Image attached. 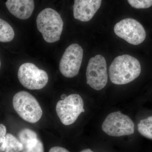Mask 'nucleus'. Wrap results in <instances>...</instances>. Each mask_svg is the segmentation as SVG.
I'll use <instances>...</instances> for the list:
<instances>
[{
    "instance_id": "nucleus-17",
    "label": "nucleus",
    "mask_w": 152,
    "mask_h": 152,
    "mask_svg": "<svg viewBox=\"0 0 152 152\" xmlns=\"http://www.w3.org/2000/svg\"><path fill=\"white\" fill-rule=\"evenodd\" d=\"M7 129L4 125L0 124V152H4L6 146Z\"/></svg>"
},
{
    "instance_id": "nucleus-16",
    "label": "nucleus",
    "mask_w": 152,
    "mask_h": 152,
    "mask_svg": "<svg viewBox=\"0 0 152 152\" xmlns=\"http://www.w3.org/2000/svg\"><path fill=\"white\" fill-rule=\"evenodd\" d=\"M128 1L136 9H147L152 6V0H128Z\"/></svg>"
},
{
    "instance_id": "nucleus-10",
    "label": "nucleus",
    "mask_w": 152,
    "mask_h": 152,
    "mask_svg": "<svg viewBox=\"0 0 152 152\" xmlns=\"http://www.w3.org/2000/svg\"><path fill=\"white\" fill-rule=\"evenodd\" d=\"M102 0H75L73 15L76 20L89 21L100 7Z\"/></svg>"
},
{
    "instance_id": "nucleus-9",
    "label": "nucleus",
    "mask_w": 152,
    "mask_h": 152,
    "mask_svg": "<svg viewBox=\"0 0 152 152\" xmlns=\"http://www.w3.org/2000/svg\"><path fill=\"white\" fill-rule=\"evenodd\" d=\"M83 56L81 47L72 44L66 49L59 64V70L63 75L72 78L79 73Z\"/></svg>"
},
{
    "instance_id": "nucleus-11",
    "label": "nucleus",
    "mask_w": 152,
    "mask_h": 152,
    "mask_svg": "<svg viewBox=\"0 0 152 152\" xmlns=\"http://www.w3.org/2000/svg\"><path fill=\"white\" fill-rule=\"evenodd\" d=\"M6 5L14 16L23 20L31 16L35 7L34 0H7Z\"/></svg>"
},
{
    "instance_id": "nucleus-18",
    "label": "nucleus",
    "mask_w": 152,
    "mask_h": 152,
    "mask_svg": "<svg viewBox=\"0 0 152 152\" xmlns=\"http://www.w3.org/2000/svg\"><path fill=\"white\" fill-rule=\"evenodd\" d=\"M49 152H69L67 150L62 147L56 146L53 147Z\"/></svg>"
},
{
    "instance_id": "nucleus-20",
    "label": "nucleus",
    "mask_w": 152,
    "mask_h": 152,
    "mask_svg": "<svg viewBox=\"0 0 152 152\" xmlns=\"http://www.w3.org/2000/svg\"><path fill=\"white\" fill-rule=\"evenodd\" d=\"M66 97V94H63L61 96V98L62 99V100H64V99Z\"/></svg>"
},
{
    "instance_id": "nucleus-7",
    "label": "nucleus",
    "mask_w": 152,
    "mask_h": 152,
    "mask_svg": "<svg viewBox=\"0 0 152 152\" xmlns=\"http://www.w3.org/2000/svg\"><path fill=\"white\" fill-rule=\"evenodd\" d=\"M86 76L87 83L94 89L100 91L106 86L108 81L107 63L102 56L97 55L90 59Z\"/></svg>"
},
{
    "instance_id": "nucleus-2",
    "label": "nucleus",
    "mask_w": 152,
    "mask_h": 152,
    "mask_svg": "<svg viewBox=\"0 0 152 152\" xmlns=\"http://www.w3.org/2000/svg\"><path fill=\"white\" fill-rule=\"evenodd\" d=\"M37 25L38 31L47 42L51 43L59 40L64 22L54 10L48 8L41 11L37 17Z\"/></svg>"
},
{
    "instance_id": "nucleus-4",
    "label": "nucleus",
    "mask_w": 152,
    "mask_h": 152,
    "mask_svg": "<svg viewBox=\"0 0 152 152\" xmlns=\"http://www.w3.org/2000/svg\"><path fill=\"white\" fill-rule=\"evenodd\" d=\"M85 111L83 101L77 94L69 95L64 99L59 101L56 106L58 117L66 126L74 124L80 114Z\"/></svg>"
},
{
    "instance_id": "nucleus-8",
    "label": "nucleus",
    "mask_w": 152,
    "mask_h": 152,
    "mask_svg": "<svg viewBox=\"0 0 152 152\" xmlns=\"http://www.w3.org/2000/svg\"><path fill=\"white\" fill-rule=\"evenodd\" d=\"M114 31L117 36L135 45L142 43L146 36L143 26L132 18L124 19L117 23L114 27Z\"/></svg>"
},
{
    "instance_id": "nucleus-5",
    "label": "nucleus",
    "mask_w": 152,
    "mask_h": 152,
    "mask_svg": "<svg viewBox=\"0 0 152 152\" xmlns=\"http://www.w3.org/2000/svg\"><path fill=\"white\" fill-rule=\"evenodd\" d=\"M102 129L112 137L130 135L134 132V124L130 117L121 112H113L106 117Z\"/></svg>"
},
{
    "instance_id": "nucleus-15",
    "label": "nucleus",
    "mask_w": 152,
    "mask_h": 152,
    "mask_svg": "<svg viewBox=\"0 0 152 152\" xmlns=\"http://www.w3.org/2000/svg\"><path fill=\"white\" fill-rule=\"evenodd\" d=\"M137 127L138 130L142 136L152 140V116L141 120Z\"/></svg>"
},
{
    "instance_id": "nucleus-1",
    "label": "nucleus",
    "mask_w": 152,
    "mask_h": 152,
    "mask_svg": "<svg viewBox=\"0 0 152 152\" xmlns=\"http://www.w3.org/2000/svg\"><path fill=\"white\" fill-rule=\"evenodd\" d=\"M141 72L138 60L129 55L116 57L109 68L111 81L115 85H125L138 77Z\"/></svg>"
},
{
    "instance_id": "nucleus-19",
    "label": "nucleus",
    "mask_w": 152,
    "mask_h": 152,
    "mask_svg": "<svg viewBox=\"0 0 152 152\" xmlns=\"http://www.w3.org/2000/svg\"><path fill=\"white\" fill-rule=\"evenodd\" d=\"M80 152H94L93 151H92L90 149H85L81 151Z\"/></svg>"
},
{
    "instance_id": "nucleus-13",
    "label": "nucleus",
    "mask_w": 152,
    "mask_h": 152,
    "mask_svg": "<svg viewBox=\"0 0 152 152\" xmlns=\"http://www.w3.org/2000/svg\"><path fill=\"white\" fill-rule=\"evenodd\" d=\"M13 28L7 22L0 19V41L1 42H8L12 40L15 37Z\"/></svg>"
},
{
    "instance_id": "nucleus-3",
    "label": "nucleus",
    "mask_w": 152,
    "mask_h": 152,
    "mask_svg": "<svg viewBox=\"0 0 152 152\" xmlns=\"http://www.w3.org/2000/svg\"><path fill=\"white\" fill-rule=\"evenodd\" d=\"M13 106L19 116L28 122L34 124L42 115V110L37 100L28 92L21 91L14 95Z\"/></svg>"
},
{
    "instance_id": "nucleus-14",
    "label": "nucleus",
    "mask_w": 152,
    "mask_h": 152,
    "mask_svg": "<svg viewBox=\"0 0 152 152\" xmlns=\"http://www.w3.org/2000/svg\"><path fill=\"white\" fill-rule=\"evenodd\" d=\"M6 146L4 152H21L23 146L21 142L12 134L6 135Z\"/></svg>"
},
{
    "instance_id": "nucleus-12",
    "label": "nucleus",
    "mask_w": 152,
    "mask_h": 152,
    "mask_svg": "<svg viewBox=\"0 0 152 152\" xmlns=\"http://www.w3.org/2000/svg\"><path fill=\"white\" fill-rule=\"evenodd\" d=\"M18 138L23 146L21 152H44L42 143L38 138L37 134L32 130L22 129L19 133Z\"/></svg>"
},
{
    "instance_id": "nucleus-6",
    "label": "nucleus",
    "mask_w": 152,
    "mask_h": 152,
    "mask_svg": "<svg viewBox=\"0 0 152 152\" xmlns=\"http://www.w3.org/2000/svg\"><path fill=\"white\" fill-rule=\"evenodd\" d=\"M18 75L19 81L28 89H41L48 82V76L46 72L39 69L32 63H26L21 65Z\"/></svg>"
}]
</instances>
